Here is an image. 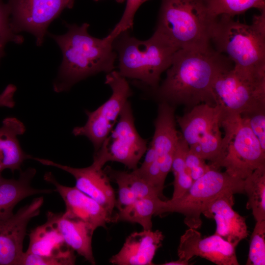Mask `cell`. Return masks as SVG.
I'll return each instance as SVG.
<instances>
[{
  "instance_id": "1",
  "label": "cell",
  "mask_w": 265,
  "mask_h": 265,
  "mask_svg": "<svg viewBox=\"0 0 265 265\" xmlns=\"http://www.w3.org/2000/svg\"><path fill=\"white\" fill-rule=\"evenodd\" d=\"M224 54L211 46L205 48L182 49L175 53L165 79L150 91L159 103L190 108L201 104L215 106L212 86L217 77L233 67Z\"/></svg>"
},
{
  "instance_id": "2",
  "label": "cell",
  "mask_w": 265,
  "mask_h": 265,
  "mask_svg": "<svg viewBox=\"0 0 265 265\" xmlns=\"http://www.w3.org/2000/svg\"><path fill=\"white\" fill-rule=\"evenodd\" d=\"M62 35L49 33L59 47L63 55L53 90L60 93L68 90L77 82L101 72L108 73L115 68L117 53L113 48L114 39L108 34L100 39L88 32L89 25L70 24Z\"/></svg>"
},
{
  "instance_id": "3",
  "label": "cell",
  "mask_w": 265,
  "mask_h": 265,
  "mask_svg": "<svg viewBox=\"0 0 265 265\" xmlns=\"http://www.w3.org/2000/svg\"><path fill=\"white\" fill-rule=\"evenodd\" d=\"M113 48L117 53L119 73L150 91L159 86L161 74L170 66L179 50L156 31L145 40L124 31L114 39Z\"/></svg>"
},
{
  "instance_id": "4",
  "label": "cell",
  "mask_w": 265,
  "mask_h": 265,
  "mask_svg": "<svg viewBox=\"0 0 265 265\" xmlns=\"http://www.w3.org/2000/svg\"><path fill=\"white\" fill-rule=\"evenodd\" d=\"M234 67L252 73L265 74V11L255 15L251 24L226 15L217 17L211 43Z\"/></svg>"
},
{
  "instance_id": "5",
  "label": "cell",
  "mask_w": 265,
  "mask_h": 265,
  "mask_svg": "<svg viewBox=\"0 0 265 265\" xmlns=\"http://www.w3.org/2000/svg\"><path fill=\"white\" fill-rule=\"evenodd\" d=\"M208 0H161L155 31L178 49L210 46L217 17L209 11Z\"/></svg>"
},
{
  "instance_id": "6",
  "label": "cell",
  "mask_w": 265,
  "mask_h": 265,
  "mask_svg": "<svg viewBox=\"0 0 265 265\" xmlns=\"http://www.w3.org/2000/svg\"><path fill=\"white\" fill-rule=\"evenodd\" d=\"M221 126L224 135L212 167H224L229 175L244 180L265 165V152L245 118L223 111Z\"/></svg>"
},
{
  "instance_id": "7",
  "label": "cell",
  "mask_w": 265,
  "mask_h": 265,
  "mask_svg": "<svg viewBox=\"0 0 265 265\" xmlns=\"http://www.w3.org/2000/svg\"><path fill=\"white\" fill-rule=\"evenodd\" d=\"M243 181L212 167L181 197L162 200L156 215L180 213L184 215V223L188 228L198 229L202 224L201 214L213 201L226 194L245 193Z\"/></svg>"
},
{
  "instance_id": "8",
  "label": "cell",
  "mask_w": 265,
  "mask_h": 265,
  "mask_svg": "<svg viewBox=\"0 0 265 265\" xmlns=\"http://www.w3.org/2000/svg\"><path fill=\"white\" fill-rule=\"evenodd\" d=\"M216 105L223 111L242 114L265 108V74L233 67L221 73L212 86Z\"/></svg>"
},
{
  "instance_id": "9",
  "label": "cell",
  "mask_w": 265,
  "mask_h": 265,
  "mask_svg": "<svg viewBox=\"0 0 265 265\" xmlns=\"http://www.w3.org/2000/svg\"><path fill=\"white\" fill-rule=\"evenodd\" d=\"M223 110L219 105H196L182 116L176 117L182 136L189 149L211 163L216 159L222 141L220 131Z\"/></svg>"
},
{
  "instance_id": "10",
  "label": "cell",
  "mask_w": 265,
  "mask_h": 265,
  "mask_svg": "<svg viewBox=\"0 0 265 265\" xmlns=\"http://www.w3.org/2000/svg\"><path fill=\"white\" fill-rule=\"evenodd\" d=\"M147 144L135 127L131 104L128 101L113 129L94 152L93 162L103 167L107 162H118L134 170L147 150Z\"/></svg>"
},
{
  "instance_id": "11",
  "label": "cell",
  "mask_w": 265,
  "mask_h": 265,
  "mask_svg": "<svg viewBox=\"0 0 265 265\" xmlns=\"http://www.w3.org/2000/svg\"><path fill=\"white\" fill-rule=\"evenodd\" d=\"M105 83L112 91L109 98L93 111L85 110L87 116L86 123L74 128L72 131L75 136L86 137L92 143L95 152L113 129L123 108L132 95L126 79L118 71L107 73Z\"/></svg>"
},
{
  "instance_id": "12",
  "label": "cell",
  "mask_w": 265,
  "mask_h": 265,
  "mask_svg": "<svg viewBox=\"0 0 265 265\" xmlns=\"http://www.w3.org/2000/svg\"><path fill=\"white\" fill-rule=\"evenodd\" d=\"M75 0H8L14 31H26L41 46L47 28L66 8H72Z\"/></svg>"
},
{
  "instance_id": "13",
  "label": "cell",
  "mask_w": 265,
  "mask_h": 265,
  "mask_svg": "<svg viewBox=\"0 0 265 265\" xmlns=\"http://www.w3.org/2000/svg\"><path fill=\"white\" fill-rule=\"evenodd\" d=\"M24 265H72L75 264L74 251L65 242L54 225L46 222L34 229L29 235Z\"/></svg>"
},
{
  "instance_id": "14",
  "label": "cell",
  "mask_w": 265,
  "mask_h": 265,
  "mask_svg": "<svg viewBox=\"0 0 265 265\" xmlns=\"http://www.w3.org/2000/svg\"><path fill=\"white\" fill-rule=\"evenodd\" d=\"M43 203V197H36L10 217L0 220V265H20L27 226L39 214Z\"/></svg>"
},
{
  "instance_id": "15",
  "label": "cell",
  "mask_w": 265,
  "mask_h": 265,
  "mask_svg": "<svg viewBox=\"0 0 265 265\" xmlns=\"http://www.w3.org/2000/svg\"><path fill=\"white\" fill-rule=\"evenodd\" d=\"M236 248L216 234L202 238L197 229L189 228L180 238L177 254L187 262L199 256L217 265H238Z\"/></svg>"
},
{
  "instance_id": "16",
  "label": "cell",
  "mask_w": 265,
  "mask_h": 265,
  "mask_svg": "<svg viewBox=\"0 0 265 265\" xmlns=\"http://www.w3.org/2000/svg\"><path fill=\"white\" fill-rule=\"evenodd\" d=\"M44 179L55 186V190L62 197L66 207L63 213L67 217L84 222L94 231L100 227L106 228L107 224L115 222V215L75 186L60 184L51 172H46Z\"/></svg>"
},
{
  "instance_id": "17",
  "label": "cell",
  "mask_w": 265,
  "mask_h": 265,
  "mask_svg": "<svg viewBox=\"0 0 265 265\" xmlns=\"http://www.w3.org/2000/svg\"><path fill=\"white\" fill-rule=\"evenodd\" d=\"M32 159L47 166L58 168L71 174L75 179V187L92 198L111 214L116 205L114 190L110 179L103 167L94 163L85 168H75L62 165L51 160L33 157Z\"/></svg>"
},
{
  "instance_id": "18",
  "label": "cell",
  "mask_w": 265,
  "mask_h": 265,
  "mask_svg": "<svg viewBox=\"0 0 265 265\" xmlns=\"http://www.w3.org/2000/svg\"><path fill=\"white\" fill-rule=\"evenodd\" d=\"M154 126L155 132L150 143L154 148L161 178L165 182L171 171L181 134L176 129L175 107L166 103H159Z\"/></svg>"
},
{
  "instance_id": "19",
  "label": "cell",
  "mask_w": 265,
  "mask_h": 265,
  "mask_svg": "<svg viewBox=\"0 0 265 265\" xmlns=\"http://www.w3.org/2000/svg\"><path fill=\"white\" fill-rule=\"evenodd\" d=\"M233 194L221 195L213 201L202 214L213 219L216 223V234L237 247L249 235L248 227L244 217L233 209Z\"/></svg>"
},
{
  "instance_id": "20",
  "label": "cell",
  "mask_w": 265,
  "mask_h": 265,
  "mask_svg": "<svg viewBox=\"0 0 265 265\" xmlns=\"http://www.w3.org/2000/svg\"><path fill=\"white\" fill-rule=\"evenodd\" d=\"M164 236L158 230H144L130 235L120 250L109 259L117 265H151Z\"/></svg>"
},
{
  "instance_id": "21",
  "label": "cell",
  "mask_w": 265,
  "mask_h": 265,
  "mask_svg": "<svg viewBox=\"0 0 265 265\" xmlns=\"http://www.w3.org/2000/svg\"><path fill=\"white\" fill-rule=\"evenodd\" d=\"M47 220L52 222L62 236L66 243L92 265L94 257L92 238L94 231L84 222L65 216L63 213L48 212Z\"/></svg>"
},
{
  "instance_id": "22",
  "label": "cell",
  "mask_w": 265,
  "mask_h": 265,
  "mask_svg": "<svg viewBox=\"0 0 265 265\" xmlns=\"http://www.w3.org/2000/svg\"><path fill=\"white\" fill-rule=\"evenodd\" d=\"M0 127V173L9 169L14 173L21 170L25 160L32 158L22 149L18 136L25 132L22 122L15 117L4 119Z\"/></svg>"
},
{
  "instance_id": "23",
  "label": "cell",
  "mask_w": 265,
  "mask_h": 265,
  "mask_svg": "<svg viewBox=\"0 0 265 265\" xmlns=\"http://www.w3.org/2000/svg\"><path fill=\"white\" fill-rule=\"evenodd\" d=\"M36 170L28 168L20 172L18 179H7L0 173V220L12 216L15 207L25 198L32 195L50 193L53 190L37 189L31 186Z\"/></svg>"
},
{
  "instance_id": "24",
  "label": "cell",
  "mask_w": 265,
  "mask_h": 265,
  "mask_svg": "<svg viewBox=\"0 0 265 265\" xmlns=\"http://www.w3.org/2000/svg\"><path fill=\"white\" fill-rule=\"evenodd\" d=\"M118 186V197L115 207L118 210L125 208L136 199L147 197L162 196L156 187L151 185L135 169L132 172L116 170L109 166L104 170Z\"/></svg>"
},
{
  "instance_id": "25",
  "label": "cell",
  "mask_w": 265,
  "mask_h": 265,
  "mask_svg": "<svg viewBox=\"0 0 265 265\" xmlns=\"http://www.w3.org/2000/svg\"><path fill=\"white\" fill-rule=\"evenodd\" d=\"M162 200L159 197H147L136 199L132 203L118 210L115 222L126 221L140 225L144 230H152V218L156 215Z\"/></svg>"
},
{
  "instance_id": "26",
  "label": "cell",
  "mask_w": 265,
  "mask_h": 265,
  "mask_svg": "<svg viewBox=\"0 0 265 265\" xmlns=\"http://www.w3.org/2000/svg\"><path fill=\"white\" fill-rule=\"evenodd\" d=\"M243 188L248 197L247 209L252 210L256 221L265 220V165L244 179Z\"/></svg>"
},
{
  "instance_id": "27",
  "label": "cell",
  "mask_w": 265,
  "mask_h": 265,
  "mask_svg": "<svg viewBox=\"0 0 265 265\" xmlns=\"http://www.w3.org/2000/svg\"><path fill=\"white\" fill-rule=\"evenodd\" d=\"M188 149L187 143L181 134L171 165V170L172 171L174 176V191L171 199L181 197L193 183L188 173L185 163V156Z\"/></svg>"
},
{
  "instance_id": "28",
  "label": "cell",
  "mask_w": 265,
  "mask_h": 265,
  "mask_svg": "<svg viewBox=\"0 0 265 265\" xmlns=\"http://www.w3.org/2000/svg\"><path fill=\"white\" fill-rule=\"evenodd\" d=\"M208 8L215 17L226 15L232 18L251 8L265 11V0H208Z\"/></svg>"
},
{
  "instance_id": "29",
  "label": "cell",
  "mask_w": 265,
  "mask_h": 265,
  "mask_svg": "<svg viewBox=\"0 0 265 265\" xmlns=\"http://www.w3.org/2000/svg\"><path fill=\"white\" fill-rule=\"evenodd\" d=\"M246 265H265V220L256 221L250 238Z\"/></svg>"
},
{
  "instance_id": "30",
  "label": "cell",
  "mask_w": 265,
  "mask_h": 265,
  "mask_svg": "<svg viewBox=\"0 0 265 265\" xmlns=\"http://www.w3.org/2000/svg\"><path fill=\"white\" fill-rule=\"evenodd\" d=\"M24 40V37L15 32L12 29L8 4L0 0V62L5 54L4 48L7 43L13 42L21 44Z\"/></svg>"
},
{
  "instance_id": "31",
  "label": "cell",
  "mask_w": 265,
  "mask_h": 265,
  "mask_svg": "<svg viewBox=\"0 0 265 265\" xmlns=\"http://www.w3.org/2000/svg\"><path fill=\"white\" fill-rule=\"evenodd\" d=\"M150 0H126V4L123 14L108 35L114 39L122 32L129 30L133 26L135 14L139 7Z\"/></svg>"
},
{
  "instance_id": "32",
  "label": "cell",
  "mask_w": 265,
  "mask_h": 265,
  "mask_svg": "<svg viewBox=\"0 0 265 265\" xmlns=\"http://www.w3.org/2000/svg\"><path fill=\"white\" fill-rule=\"evenodd\" d=\"M240 115L246 120L250 129L257 138L263 151L265 152V108Z\"/></svg>"
},
{
  "instance_id": "33",
  "label": "cell",
  "mask_w": 265,
  "mask_h": 265,
  "mask_svg": "<svg viewBox=\"0 0 265 265\" xmlns=\"http://www.w3.org/2000/svg\"><path fill=\"white\" fill-rule=\"evenodd\" d=\"M185 163L188 173L193 182L212 168L211 165L206 163L204 159L200 158L189 148L185 156Z\"/></svg>"
},
{
  "instance_id": "34",
  "label": "cell",
  "mask_w": 265,
  "mask_h": 265,
  "mask_svg": "<svg viewBox=\"0 0 265 265\" xmlns=\"http://www.w3.org/2000/svg\"><path fill=\"white\" fill-rule=\"evenodd\" d=\"M17 90L16 86L9 84L0 93V107L13 108L15 105L14 94Z\"/></svg>"
},
{
  "instance_id": "35",
  "label": "cell",
  "mask_w": 265,
  "mask_h": 265,
  "mask_svg": "<svg viewBox=\"0 0 265 265\" xmlns=\"http://www.w3.org/2000/svg\"><path fill=\"white\" fill-rule=\"evenodd\" d=\"M188 264H189V262H187L185 260H182L179 259L177 261L166 262L162 265H187Z\"/></svg>"
},
{
  "instance_id": "36",
  "label": "cell",
  "mask_w": 265,
  "mask_h": 265,
  "mask_svg": "<svg viewBox=\"0 0 265 265\" xmlns=\"http://www.w3.org/2000/svg\"><path fill=\"white\" fill-rule=\"evenodd\" d=\"M95 1H98L99 0H94ZM126 0H116V1L118 2H124V1H125Z\"/></svg>"
}]
</instances>
